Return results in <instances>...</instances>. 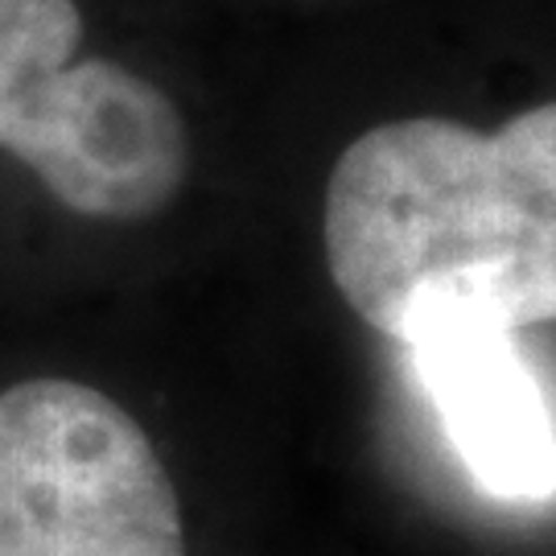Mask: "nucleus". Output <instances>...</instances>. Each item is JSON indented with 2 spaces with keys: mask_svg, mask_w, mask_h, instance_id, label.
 <instances>
[{
  "mask_svg": "<svg viewBox=\"0 0 556 556\" xmlns=\"http://www.w3.org/2000/svg\"><path fill=\"white\" fill-rule=\"evenodd\" d=\"M326 264L342 301L396 338L425 305L475 301L516 330L556 314V108L495 132L445 116L379 124L326 186Z\"/></svg>",
  "mask_w": 556,
  "mask_h": 556,
  "instance_id": "obj_1",
  "label": "nucleus"
},
{
  "mask_svg": "<svg viewBox=\"0 0 556 556\" xmlns=\"http://www.w3.org/2000/svg\"><path fill=\"white\" fill-rule=\"evenodd\" d=\"M0 556H186L174 478L124 404L62 376L0 392Z\"/></svg>",
  "mask_w": 556,
  "mask_h": 556,
  "instance_id": "obj_2",
  "label": "nucleus"
},
{
  "mask_svg": "<svg viewBox=\"0 0 556 556\" xmlns=\"http://www.w3.org/2000/svg\"><path fill=\"white\" fill-rule=\"evenodd\" d=\"M0 149L25 161L75 215L137 223L178 199L190 132L157 83L83 59L0 116Z\"/></svg>",
  "mask_w": 556,
  "mask_h": 556,
  "instance_id": "obj_3",
  "label": "nucleus"
},
{
  "mask_svg": "<svg viewBox=\"0 0 556 556\" xmlns=\"http://www.w3.org/2000/svg\"><path fill=\"white\" fill-rule=\"evenodd\" d=\"M400 342L466 478L495 503L548 507L553 379L536 371L516 326L475 301H445L413 314Z\"/></svg>",
  "mask_w": 556,
  "mask_h": 556,
  "instance_id": "obj_4",
  "label": "nucleus"
},
{
  "mask_svg": "<svg viewBox=\"0 0 556 556\" xmlns=\"http://www.w3.org/2000/svg\"><path fill=\"white\" fill-rule=\"evenodd\" d=\"M83 41L75 0H0V116L66 71Z\"/></svg>",
  "mask_w": 556,
  "mask_h": 556,
  "instance_id": "obj_5",
  "label": "nucleus"
}]
</instances>
